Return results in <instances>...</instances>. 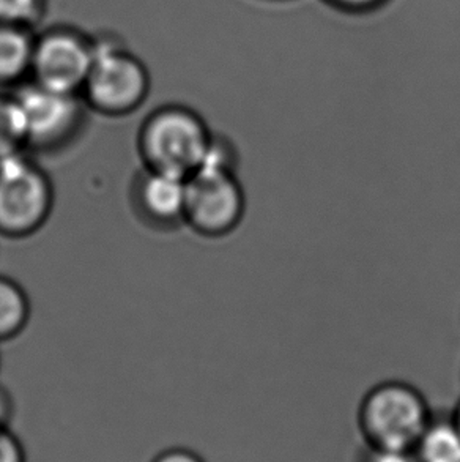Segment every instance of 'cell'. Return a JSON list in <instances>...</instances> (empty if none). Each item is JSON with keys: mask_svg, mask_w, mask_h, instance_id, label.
<instances>
[{"mask_svg": "<svg viewBox=\"0 0 460 462\" xmlns=\"http://www.w3.org/2000/svg\"><path fill=\"white\" fill-rule=\"evenodd\" d=\"M215 133L198 111L164 105L143 119L136 138L143 168L188 179L202 166Z\"/></svg>", "mask_w": 460, "mask_h": 462, "instance_id": "cell-1", "label": "cell"}, {"mask_svg": "<svg viewBox=\"0 0 460 462\" xmlns=\"http://www.w3.org/2000/svg\"><path fill=\"white\" fill-rule=\"evenodd\" d=\"M432 417L434 412L419 388L410 382L390 379L375 383L361 398L356 426L364 447L411 451Z\"/></svg>", "mask_w": 460, "mask_h": 462, "instance_id": "cell-2", "label": "cell"}, {"mask_svg": "<svg viewBox=\"0 0 460 462\" xmlns=\"http://www.w3.org/2000/svg\"><path fill=\"white\" fill-rule=\"evenodd\" d=\"M150 73L122 42L94 40V60L81 97L87 109L105 117H126L141 109L150 94Z\"/></svg>", "mask_w": 460, "mask_h": 462, "instance_id": "cell-3", "label": "cell"}, {"mask_svg": "<svg viewBox=\"0 0 460 462\" xmlns=\"http://www.w3.org/2000/svg\"><path fill=\"white\" fill-rule=\"evenodd\" d=\"M54 206V183L31 152L0 162V237L35 236L50 221Z\"/></svg>", "mask_w": 460, "mask_h": 462, "instance_id": "cell-4", "label": "cell"}, {"mask_svg": "<svg viewBox=\"0 0 460 462\" xmlns=\"http://www.w3.org/2000/svg\"><path fill=\"white\" fill-rule=\"evenodd\" d=\"M246 193L235 169L202 166L187 179L185 226L200 237L225 238L246 217Z\"/></svg>", "mask_w": 460, "mask_h": 462, "instance_id": "cell-5", "label": "cell"}, {"mask_svg": "<svg viewBox=\"0 0 460 462\" xmlns=\"http://www.w3.org/2000/svg\"><path fill=\"white\" fill-rule=\"evenodd\" d=\"M13 94L23 113L31 153H56L81 136L87 109L81 95L62 94L32 81L23 82Z\"/></svg>", "mask_w": 460, "mask_h": 462, "instance_id": "cell-6", "label": "cell"}, {"mask_svg": "<svg viewBox=\"0 0 460 462\" xmlns=\"http://www.w3.org/2000/svg\"><path fill=\"white\" fill-rule=\"evenodd\" d=\"M94 60V40L56 27L35 37L29 79L62 94L81 95Z\"/></svg>", "mask_w": 460, "mask_h": 462, "instance_id": "cell-7", "label": "cell"}, {"mask_svg": "<svg viewBox=\"0 0 460 462\" xmlns=\"http://www.w3.org/2000/svg\"><path fill=\"white\" fill-rule=\"evenodd\" d=\"M131 210L153 231L169 232L185 226L187 179L141 168L130 187Z\"/></svg>", "mask_w": 460, "mask_h": 462, "instance_id": "cell-8", "label": "cell"}, {"mask_svg": "<svg viewBox=\"0 0 460 462\" xmlns=\"http://www.w3.org/2000/svg\"><path fill=\"white\" fill-rule=\"evenodd\" d=\"M33 43L35 35L29 29L0 24V88L29 79Z\"/></svg>", "mask_w": 460, "mask_h": 462, "instance_id": "cell-9", "label": "cell"}, {"mask_svg": "<svg viewBox=\"0 0 460 462\" xmlns=\"http://www.w3.org/2000/svg\"><path fill=\"white\" fill-rule=\"evenodd\" d=\"M413 455L418 462H460V432L449 415L432 417Z\"/></svg>", "mask_w": 460, "mask_h": 462, "instance_id": "cell-10", "label": "cell"}, {"mask_svg": "<svg viewBox=\"0 0 460 462\" xmlns=\"http://www.w3.org/2000/svg\"><path fill=\"white\" fill-rule=\"evenodd\" d=\"M31 316L32 303L25 289L10 276L0 275V343L18 337Z\"/></svg>", "mask_w": 460, "mask_h": 462, "instance_id": "cell-11", "label": "cell"}, {"mask_svg": "<svg viewBox=\"0 0 460 462\" xmlns=\"http://www.w3.org/2000/svg\"><path fill=\"white\" fill-rule=\"evenodd\" d=\"M27 151L24 119L14 94H0V162Z\"/></svg>", "mask_w": 460, "mask_h": 462, "instance_id": "cell-12", "label": "cell"}, {"mask_svg": "<svg viewBox=\"0 0 460 462\" xmlns=\"http://www.w3.org/2000/svg\"><path fill=\"white\" fill-rule=\"evenodd\" d=\"M48 0H0V24L32 31L43 21Z\"/></svg>", "mask_w": 460, "mask_h": 462, "instance_id": "cell-13", "label": "cell"}, {"mask_svg": "<svg viewBox=\"0 0 460 462\" xmlns=\"http://www.w3.org/2000/svg\"><path fill=\"white\" fill-rule=\"evenodd\" d=\"M0 462H27L24 445L10 426H0Z\"/></svg>", "mask_w": 460, "mask_h": 462, "instance_id": "cell-14", "label": "cell"}, {"mask_svg": "<svg viewBox=\"0 0 460 462\" xmlns=\"http://www.w3.org/2000/svg\"><path fill=\"white\" fill-rule=\"evenodd\" d=\"M360 462H418L413 450H380L364 447Z\"/></svg>", "mask_w": 460, "mask_h": 462, "instance_id": "cell-15", "label": "cell"}, {"mask_svg": "<svg viewBox=\"0 0 460 462\" xmlns=\"http://www.w3.org/2000/svg\"><path fill=\"white\" fill-rule=\"evenodd\" d=\"M152 462H206L196 451L183 447H172L158 453Z\"/></svg>", "mask_w": 460, "mask_h": 462, "instance_id": "cell-16", "label": "cell"}, {"mask_svg": "<svg viewBox=\"0 0 460 462\" xmlns=\"http://www.w3.org/2000/svg\"><path fill=\"white\" fill-rule=\"evenodd\" d=\"M325 2L343 12L366 13L383 5L386 0H325Z\"/></svg>", "mask_w": 460, "mask_h": 462, "instance_id": "cell-17", "label": "cell"}, {"mask_svg": "<svg viewBox=\"0 0 460 462\" xmlns=\"http://www.w3.org/2000/svg\"><path fill=\"white\" fill-rule=\"evenodd\" d=\"M449 417H451V420L455 421V428L459 430L460 432V398L457 402H455V409H453V412L449 413Z\"/></svg>", "mask_w": 460, "mask_h": 462, "instance_id": "cell-18", "label": "cell"}]
</instances>
